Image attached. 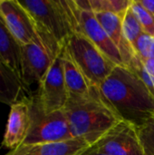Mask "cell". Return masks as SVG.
Listing matches in <instances>:
<instances>
[{
    "instance_id": "obj_1",
    "label": "cell",
    "mask_w": 154,
    "mask_h": 155,
    "mask_svg": "<svg viewBox=\"0 0 154 155\" xmlns=\"http://www.w3.org/2000/svg\"><path fill=\"white\" fill-rule=\"evenodd\" d=\"M105 103L138 128L154 119V97L129 68L117 65L98 88Z\"/></svg>"
},
{
    "instance_id": "obj_2",
    "label": "cell",
    "mask_w": 154,
    "mask_h": 155,
    "mask_svg": "<svg viewBox=\"0 0 154 155\" xmlns=\"http://www.w3.org/2000/svg\"><path fill=\"white\" fill-rule=\"evenodd\" d=\"M19 3L33 19L43 44L57 56L70 36L77 32L72 0H22Z\"/></svg>"
},
{
    "instance_id": "obj_3",
    "label": "cell",
    "mask_w": 154,
    "mask_h": 155,
    "mask_svg": "<svg viewBox=\"0 0 154 155\" xmlns=\"http://www.w3.org/2000/svg\"><path fill=\"white\" fill-rule=\"evenodd\" d=\"M64 111L73 138L84 140L91 146L123 121L105 103L96 87H93L87 96L70 98Z\"/></svg>"
},
{
    "instance_id": "obj_4",
    "label": "cell",
    "mask_w": 154,
    "mask_h": 155,
    "mask_svg": "<svg viewBox=\"0 0 154 155\" xmlns=\"http://www.w3.org/2000/svg\"><path fill=\"white\" fill-rule=\"evenodd\" d=\"M65 46L93 87L99 88L117 66L80 33H74Z\"/></svg>"
},
{
    "instance_id": "obj_5",
    "label": "cell",
    "mask_w": 154,
    "mask_h": 155,
    "mask_svg": "<svg viewBox=\"0 0 154 155\" xmlns=\"http://www.w3.org/2000/svg\"><path fill=\"white\" fill-rule=\"evenodd\" d=\"M31 125L22 145L48 143L73 139L69 123L64 110L45 114L41 109L35 95L28 96Z\"/></svg>"
},
{
    "instance_id": "obj_6",
    "label": "cell",
    "mask_w": 154,
    "mask_h": 155,
    "mask_svg": "<svg viewBox=\"0 0 154 155\" xmlns=\"http://www.w3.org/2000/svg\"><path fill=\"white\" fill-rule=\"evenodd\" d=\"M34 95L45 114L64 109L69 100V94L64 77L62 52L54 60L47 74L39 84L38 92Z\"/></svg>"
},
{
    "instance_id": "obj_7",
    "label": "cell",
    "mask_w": 154,
    "mask_h": 155,
    "mask_svg": "<svg viewBox=\"0 0 154 155\" xmlns=\"http://www.w3.org/2000/svg\"><path fill=\"white\" fill-rule=\"evenodd\" d=\"M92 147L106 155H146L138 127L123 120Z\"/></svg>"
},
{
    "instance_id": "obj_8",
    "label": "cell",
    "mask_w": 154,
    "mask_h": 155,
    "mask_svg": "<svg viewBox=\"0 0 154 155\" xmlns=\"http://www.w3.org/2000/svg\"><path fill=\"white\" fill-rule=\"evenodd\" d=\"M57 56L42 42L21 45V79L27 91L34 84L39 85Z\"/></svg>"
},
{
    "instance_id": "obj_9",
    "label": "cell",
    "mask_w": 154,
    "mask_h": 155,
    "mask_svg": "<svg viewBox=\"0 0 154 155\" xmlns=\"http://www.w3.org/2000/svg\"><path fill=\"white\" fill-rule=\"evenodd\" d=\"M77 22V32L87 37L116 65L124 66L123 58L117 47L112 42L105 30L98 22L92 10L79 8L74 0H72Z\"/></svg>"
},
{
    "instance_id": "obj_10",
    "label": "cell",
    "mask_w": 154,
    "mask_h": 155,
    "mask_svg": "<svg viewBox=\"0 0 154 155\" xmlns=\"http://www.w3.org/2000/svg\"><path fill=\"white\" fill-rule=\"evenodd\" d=\"M0 14L20 45L42 42L33 19L19 1L0 0Z\"/></svg>"
},
{
    "instance_id": "obj_11",
    "label": "cell",
    "mask_w": 154,
    "mask_h": 155,
    "mask_svg": "<svg viewBox=\"0 0 154 155\" xmlns=\"http://www.w3.org/2000/svg\"><path fill=\"white\" fill-rule=\"evenodd\" d=\"M30 125V108L26 96L10 106L3 145L10 151L20 147L28 134Z\"/></svg>"
},
{
    "instance_id": "obj_12",
    "label": "cell",
    "mask_w": 154,
    "mask_h": 155,
    "mask_svg": "<svg viewBox=\"0 0 154 155\" xmlns=\"http://www.w3.org/2000/svg\"><path fill=\"white\" fill-rule=\"evenodd\" d=\"M90 147L84 140L73 138L57 143L21 145L5 155H81Z\"/></svg>"
},
{
    "instance_id": "obj_13",
    "label": "cell",
    "mask_w": 154,
    "mask_h": 155,
    "mask_svg": "<svg viewBox=\"0 0 154 155\" xmlns=\"http://www.w3.org/2000/svg\"><path fill=\"white\" fill-rule=\"evenodd\" d=\"M93 14L112 42L119 50L124 66L129 67L136 54L125 39L123 31L121 16L109 12H100Z\"/></svg>"
},
{
    "instance_id": "obj_14",
    "label": "cell",
    "mask_w": 154,
    "mask_h": 155,
    "mask_svg": "<svg viewBox=\"0 0 154 155\" xmlns=\"http://www.w3.org/2000/svg\"><path fill=\"white\" fill-rule=\"evenodd\" d=\"M62 64L69 99L87 96L91 93L93 86L74 60L66 46L62 51Z\"/></svg>"
},
{
    "instance_id": "obj_15",
    "label": "cell",
    "mask_w": 154,
    "mask_h": 155,
    "mask_svg": "<svg viewBox=\"0 0 154 155\" xmlns=\"http://www.w3.org/2000/svg\"><path fill=\"white\" fill-rule=\"evenodd\" d=\"M0 62L9 67L21 79V45L9 30L1 14Z\"/></svg>"
},
{
    "instance_id": "obj_16",
    "label": "cell",
    "mask_w": 154,
    "mask_h": 155,
    "mask_svg": "<svg viewBox=\"0 0 154 155\" xmlns=\"http://www.w3.org/2000/svg\"><path fill=\"white\" fill-rule=\"evenodd\" d=\"M26 88L21 79L5 64L0 62V103L11 106L26 97Z\"/></svg>"
},
{
    "instance_id": "obj_17",
    "label": "cell",
    "mask_w": 154,
    "mask_h": 155,
    "mask_svg": "<svg viewBox=\"0 0 154 155\" xmlns=\"http://www.w3.org/2000/svg\"><path fill=\"white\" fill-rule=\"evenodd\" d=\"M121 18H122L123 31L125 39L127 40L129 45L133 49V46H134L136 41L143 34V27H142L140 22L138 21L137 17L133 14V12L131 8V5L121 15Z\"/></svg>"
},
{
    "instance_id": "obj_18",
    "label": "cell",
    "mask_w": 154,
    "mask_h": 155,
    "mask_svg": "<svg viewBox=\"0 0 154 155\" xmlns=\"http://www.w3.org/2000/svg\"><path fill=\"white\" fill-rule=\"evenodd\" d=\"M93 13L109 12L122 15L130 6L131 0H89Z\"/></svg>"
},
{
    "instance_id": "obj_19",
    "label": "cell",
    "mask_w": 154,
    "mask_h": 155,
    "mask_svg": "<svg viewBox=\"0 0 154 155\" xmlns=\"http://www.w3.org/2000/svg\"><path fill=\"white\" fill-rule=\"evenodd\" d=\"M131 8L140 22L143 33L154 36V16L151 15L139 2V0H131Z\"/></svg>"
},
{
    "instance_id": "obj_20",
    "label": "cell",
    "mask_w": 154,
    "mask_h": 155,
    "mask_svg": "<svg viewBox=\"0 0 154 155\" xmlns=\"http://www.w3.org/2000/svg\"><path fill=\"white\" fill-rule=\"evenodd\" d=\"M133 50L144 61L154 59V36L143 33L136 41Z\"/></svg>"
},
{
    "instance_id": "obj_21",
    "label": "cell",
    "mask_w": 154,
    "mask_h": 155,
    "mask_svg": "<svg viewBox=\"0 0 154 155\" xmlns=\"http://www.w3.org/2000/svg\"><path fill=\"white\" fill-rule=\"evenodd\" d=\"M140 139L146 155H154V119L138 128Z\"/></svg>"
},
{
    "instance_id": "obj_22",
    "label": "cell",
    "mask_w": 154,
    "mask_h": 155,
    "mask_svg": "<svg viewBox=\"0 0 154 155\" xmlns=\"http://www.w3.org/2000/svg\"><path fill=\"white\" fill-rule=\"evenodd\" d=\"M140 4L154 16V0H139Z\"/></svg>"
},
{
    "instance_id": "obj_23",
    "label": "cell",
    "mask_w": 154,
    "mask_h": 155,
    "mask_svg": "<svg viewBox=\"0 0 154 155\" xmlns=\"http://www.w3.org/2000/svg\"><path fill=\"white\" fill-rule=\"evenodd\" d=\"M81 155H106L103 153H100L99 151L95 150L93 147H90L87 151H85L83 154Z\"/></svg>"
}]
</instances>
